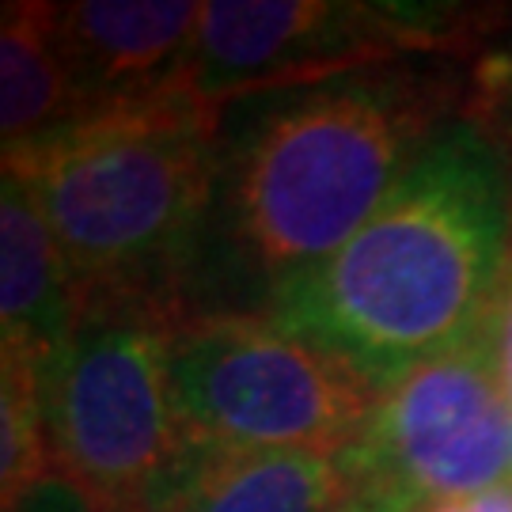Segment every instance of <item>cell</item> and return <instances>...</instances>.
<instances>
[{"label":"cell","mask_w":512,"mask_h":512,"mask_svg":"<svg viewBox=\"0 0 512 512\" xmlns=\"http://www.w3.org/2000/svg\"><path fill=\"white\" fill-rule=\"evenodd\" d=\"M475 95V61L421 57L224 114L198 311H262L338 251Z\"/></svg>","instance_id":"6da1fadb"},{"label":"cell","mask_w":512,"mask_h":512,"mask_svg":"<svg viewBox=\"0 0 512 512\" xmlns=\"http://www.w3.org/2000/svg\"><path fill=\"white\" fill-rule=\"evenodd\" d=\"M512 251V186L490 133L456 118L376 213L289 277L266 315L384 391L482 334Z\"/></svg>","instance_id":"7a4b0ae2"},{"label":"cell","mask_w":512,"mask_h":512,"mask_svg":"<svg viewBox=\"0 0 512 512\" xmlns=\"http://www.w3.org/2000/svg\"><path fill=\"white\" fill-rule=\"evenodd\" d=\"M224 114L194 95H160L4 152V175L54 228L76 315L133 308L175 323L198 311Z\"/></svg>","instance_id":"3957f363"},{"label":"cell","mask_w":512,"mask_h":512,"mask_svg":"<svg viewBox=\"0 0 512 512\" xmlns=\"http://www.w3.org/2000/svg\"><path fill=\"white\" fill-rule=\"evenodd\" d=\"M512 27V8L361 4V0H213L183 65V88L228 110L338 76L421 57L478 61Z\"/></svg>","instance_id":"277c9868"},{"label":"cell","mask_w":512,"mask_h":512,"mask_svg":"<svg viewBox=\"0 0 512 512\" xmlns=\"http://www.w3.org/2000/svg\"><path fill=\"white\" fill-rule=\"evenodd\" d=\"M167 384L194 452H327L361 437L380 387L266 311H190L167 327Z\"/></svg>","instance_id":"5b68a950"},{"label":"cell","mask_w":512,"mask_h":512,"mask_svg":"<svg viewBox=\"0 0 512 512\" xmlns=\"http://www.w3.org/2000/svg\"><path fill=\"white\" fill-rule=\"evenodd\" d=\"M167 327L152 311H80L50 368L54 475L99 512H164L194 459L167 384Z\"/></svg>","instance_id":"8992f818"},{"label":"cell","mask_w":512,"mask_h":512,"mask_svg":"<svg viewBox=\"0 0 512 512\" xmlns=\"http://www.w3.org/2000/svg\"><path fill=\"white\" fill-rule=\"evenodd\" d=\"M338 459L349 494L380 512H421L512 482V395L482 334L387 384Z\"/></svg>","instance_id":"52a82bcc"},{"label":"cell","mask_w":512,"mask_h":512,"mask_svg":"<svg viewBox=\"0 0 512 512\" xmlns=\"http://www.w3.org/2000/svg\"><path fill=\"white\" fill-rule=\"evenodd\" d=\"M202 23L194 0H80L57 4V35L84 103V118L103 110L190 95L183 65Z\"/></svg>","instance_id":"ba28073f"},{"label":"cell","mask_w":512,"mask_h":512,"mask_svg":"<svg viewBox=\"0 0 512 512\" xmlns=\"http://www.w3.org/2000/svg\"><path fill=\"white\" fill-rule=\"evenodd\" d=\"M76 327V293L54 228L19 179H0V349L54 368Z\"/></svg>","instance_id":"9c48e42d"},{"label":"cell","mask_w":512,"mask_h":512,"mask_svg":"<svg viewBox=\"0 0 512 512\" xmlns=\"http://www.w3.org/2000/svg\"><path fill=\"white\" fill-rule=\"evenodd\" d=\"M349 494L327 452H194L164 512H330Z\"/></svg>","instance_id":"30bf717a"},{"label":"cell","mask_w":512,"mask_h":512,"mask_svg":"<svg viewBox=\"0 0 512 512\" xmlns=\"http://www.w3.org/2000/svg\"><path fill=\"white\" fill-rule=\"evenodd\" d=\"M84 122L57 35V4L8 0L0 19V145L23 148Z\"/></svg>","instance_id":"8fae6325"},{"label":"cell","mask_w":512,"mask_h":512,"mask_svg":"<svg viewBox=\"0 0 512 512\" xmlns=\"http://www.w3.org/2000/svg\"><path fill=\"white\" fill-rule=\"evenodd\" d=\"M46 380V361L19 349H0V512L16 509L54 475Z\"/></svg>","instance_id":"7c38bea8"},{"label":"cell","mask_w":512,"mask_h":512,"mask_svg":"<svg viewBox=\"0 0 512 512\" xmlns=\"http://www.w3.org/2000/svg\"><path fill=\"white\" fill-rule=\"evenodd\" d=\"M467 118L490 133L512 186V46H497L475 61V95Z\"/></svg>","instance_id":"4fadbf2b"},{"label":"cell","mask_w":512,"mask_h":512,"mask_svg":"<svg viewBox=\"0 0 512 512\" xmlns=\"http://www.w3.org/2000/svg\"><path fill=\"white\" fill-rule=\"evenodd\" d=\"M482 342L494 357L501 384L512 395V251L509 262H505V274H501V285H497L494 304H490V315H486V327H482Z\"/></svg>","instance_id":"5bb4252c"},{"label":"cell","mask_w":512,"mask_h":512,"mask_svg":"<svg viewBox=\"0 0 512 512\" xmlns=\"http://www.w3.org/2000/svg\"><path fill=\"white\" fill-rule=\"evenodd\" d=\"M8 512H99V509L76 490L73 482H65L61 475H50L42 486H35L31 494L23 497L16 509Z\"/></svg>","instance_id":"9a60e30c"},{"label":"cell","mask_w":512,"mask_h":512,"mask_svg":"<svg viewBox=\"0 0 512 512\" xmlns=\"http://www.w3.org/2000/svg\"><path fill=\"white\" fill-rule=\"evenodd\" d=\"M421 512H512V482L505 486H494L486 494L475 497H459V501H440V505H429Z\"/></svg>","instance_id":"2e32d148"},{"label":"cell","mask_w":512,"mask_h":512,"mask_svg":"<svg viewBox=\"0 0 512 512\" xmlns=\"http://www.w3.org/2000/svg\"><path fill=\"white\" fill-rule=\"evenodd\" d=\"M330 512H380V509H376V505H368L365 497L346 494V497H342V501H338V505H334V509H330Z\"/></svg>","instance_id":"e0dca14e"}]
</instances>
